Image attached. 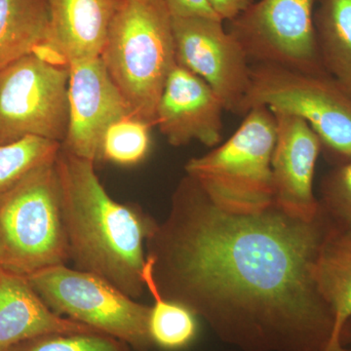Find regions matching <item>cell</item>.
I'll return each mask as SVG.
<instances>
[{
    "label": "cell",
    "instance_id": "obj_1",
    "mask_svg": "<svg viewBox=\"0 0 351 351\" xmlns=\"http://www.w3.org/2000/svg\"><path fill=\"white\" fill-rule=\"evenodd\" d=\"M332 226L322 207L313 221L274 204L255 214L223 211L186 175L145 241V263L164 299L239 350L324 351L334 316L315 265Z\"/></svg>",
    "mask_w": 351,
    "mask_h": 351
},
{
    "label": "cell",
    "instance_id": "obj_2",
    "mask_svg": "<svg viewBox=\"0 0 351 351\" xmlns=\"http://www.w3.org/2000/svg\"><path fill=\"white\" fill-rule=\"evenodd\" d=\"M69 261L137 300L144 294L145 241L157 221L142 208L110 197L95 162L63 147L56 161Z\"/></svg>",
    "mask_w": 351,
    "mask_h": 351
},
{
    "label": "cell",
    "instance_id": "obj_3",
    "mask_svg": "<svg viewBox=\"0 0 351 351\" xmlns=\"http://www.w3.org/2000/svg\"><path fill=\"white\" fill-rule=\"evenodd\" d=\"M134 117L152 127L176 63L172 16L164 0H124L101 53Z\"/></svg>",
    "mask_w": 351,
    "mask_h": 351
},
{
    "label": "cell",
    "instance_id": "obj_4",
    "mask_svg": "<svg viewBox=\"0 0 351 351\" xmlns=\"http://www.w3.org/2000/svg\"><path fill=\"white\" fill-rule=\"evenodd\" d=\"M232 137L186 164L216 206L234 214H255L274 204L271 157L276 138L274 113L256 107L244 115Z\"/></svg>",
    "mask_w": 351,
    "mask_h": 351
},
{
    "label": "cell",
    "instance_id": "obj_5",
    "mask_svg": "<svg viewBox=\"0 0 351 351\" xmlns=\"http://www.w3.org/2000/svg\"><path fill=\"white\" fill-rule=\"evenodd\" d=\"M55 161L27 173L0 195L2 269L29 276L69 261Z\"/></svg>",
    "mask_w": 351,
    "mask_h": 351
},
{
    "label": "cell",
    "instance_id": "obj_6",
    "mask_svg": "<svg viewBox=\"0 0 351 351\" xmlns=\"http://www.w3.org/2000/svg\"><path fill=\"white\" fill-rule=\"evenodd\" d=\"M256 107L295 115L315 132L336 165L351 161V92L326 71H304L274 64H251L244 117Z\"/></svg>",
    "mask_w": 351,
    "mask_h": 351
},
{
    "label": "cell",
    "instance_id": "obj_7",
    "mask_svg": "<svg viewBox=\"0 0 351 351\" xmlns=\"http://www.w3.org/2000/svg\"><path fill=\"white\" fill-rule=\"evenodd\" d=\"M27 279L55 313L119 339L135 351L154 346L149 327L152 306L106 279L66 265L39 270Z\"/></svg>",
    "mask_w": 351,
    "mask_h": 351
},
{
    "label": "cell",
    "instance_id": "obj_8",
    "mask_svg": "<svg viewBox=\"0 0 351 351\" xmlns=\"http://www.w3.org/2000/svg\"><path fill=\"white\" fill-rule=\"evenodd\" d=\"M69 68L34 54L0 69V145L40 137L63 144L69 126Z\"/></svg>",
    "mask_w": 351,
    "mask_h": 351
},
{
    "label": "cell",
    "instance_id": "obj_9",
    "mask_svg": "<svg viewBox=\"0 0 351 351\" xmlns=\"http://www.w3.org/2000/svg\"><path fill=\"white\" fill-rule=\"evenodd\" d=\"M315 3L316 0H260L228 22V31L251 64L326 71L314 29Z\"/></svg>",
    "mask_w": 351,
    "mask_h": 351
},
{
    "label": "cell",
    "instance_id": "obj_10",
    "mask_svg": "<svg viewBox=\"0 0 351 351\" xmlns=\"http://www.w3.org/2000/svg\"><path fill=\"white\" fill-rule=\"evenodd\" d=\"M218 18L172 17L176 61L202 78L228 112L240 115L251 63Z\"/></svg>",
    "mask_w": 351,
    "mask_h": 351
},
{
    "label": "cell",
    "instance_id": "obj_11",
    "mask_svg": "<svg viewBox=\"0 0 351 351\" xmlns=\"http://www.w3.org/2000/svg\"><path fill=\"white\" fill-rule=\"evenodd\" d=\"M69 73V126L62 147L96 163L108 127L133 113L101 57L71 62Z\"/></svg>",
    "mask_w": 351,
    "mask_h": 351
},
{
    "label": "cell",
    "instance_id": "obj_12",
    "mask_svg": "<svg viewBox=\"0 0 351 351\" xmlns=\"http://www.w3.org/2000/svg\"><path fill=\"white\" fill-rule=\"evenodd\" d=\"M271 112L276 122L271 157L274 204L293 218L313 221L321 213L313 193L316 162L322 152L319 138L300 117Z\"/></svg>",
    "mask_w": 351,
    "mask_h": 351
},
{
    "label": "cell",
    "instance_id": "obj_13",
    "mask_svg": "<svg viewBox=\"0 0 351 351\" xmlns=\"http://www.w3.org/2000/svg\"><path fill=\"white\" fill-rule=\"evenodd\" d=\"M223 110L207 82L176 63L159 99L154 126L173 147L197 141L214 147L223 138Z\"/></svg>",
    "mask_w": 351,
    "mask_h": 351
},
{
    "label": "cell",
    "instance_id": "obj_14",
    "mask_svg": "<svg viewBox=\"0 0 351 351\" xmlns=\"http://www.w3.org/2000/svg\"><path fill=\"white\" fill-rule=\"evenodd\" d=\"M91 331L96 330L55 313L27 276L0 267V351L45 335Z\"/></svg>",
    "mask_w": 351,
    "mask_h": 351
},
{
    "label": "cell",
    "instance_id": "obj_15",
    "mask_svg": "<svg viewBox=\"0 0 351 351\" xmlns=\"http://www.w3.org/2000/svg\"><path fill=\"white\" fill-rule=\"evenodd\" d=\"M50 41L69 64L101 56L124 0H48Z\"/></svg>",
    "mask_w": 351,
    "mask_h": 351
},
{
    "label": "cell",
    "instance_id": "obj_16",
    "mask_svg": "<svg viewBox=\"0 0 351 351\" xmlns=\"http://www.w3.org/2000/svg\"><path fill=\"white\" fill-rule=\"evenodd\" d=\"M315 280L334 316V330L324 351H343V332L351 319V232L332 223L315 265Z\"/></svg>",
    "mask_w": 351,
    "mask_h": 351
},
{
    "label": "cell",
    "instance_id": "obj_17",
    "mask_svg": "<svg viewBox=\"0 0 351 351\" xmlns=\"http://www.w3.org/2000/svg\"><path fill=\"white\" fill-rule=\"evenodd\" d=\"M49 38L48 0H0V69Z\"/></svg>",
    "mask_w": 351,
    "mask_h": 351
},
{
    "label": "cell",
    "instance_id": "obj_18",
    "mask_svg": "<svg viewBox=\"0 0 351 351\" xmlns=\"http://www.w3.org/2000/svg\"><path fill=\"white\" fill-rule=\"evenodd\" d=\"M313 22L323 66L351 92V0H316Z\"/></svg>",
    "mask_w": 351,
    "mask_h": 351
},
{
    "label": "cell",
    "instance_id": "obj_19",
    "mask_svg": "<svg viewBox=\"0 0 351 351\" xmlns=\"http://www.w3.org/2000/svg\"><path fill=\"white\" fill-rule=\"evenodd\" d=\"M144 280L145 288L154 298L149 323L154 345L166 350H179L191 345L197 336V316L186 306L159 294L147 263Z\"/></svg>",
    "mask_w": 351,
    "mask_h": 351
},
{
    "label": "cell",
    "instance_id": "obj_20",
    "mask_svg": "<svg viewBox=\"0 0 351 351\" xmlns=\"http://www.w3.org/2000/svg\"><path fill=\"white\" fill-rule=\"evenodd\" d=\"M62 144L40 137L0 145V195L17 184L27 173L54 162Z\"/></svg>",
    "mask_w": 351,
    "mask_h": 351
},
{
    "label": "cell",
    "instance_id": "obj_21",
    "mask_svg": "<svg viewBox=\"0 0 351 351\" xmlns=\"http://www.w3.org/2000/svg\"><path fill=\"white\" fill-rule=\"evenodd\" d=\"M152 127L134 115L115 121L104 136L101 161L120 166L142 162L151 149Z\"/></svg>",
    "mask_w": 351,
    "mask_h": 351
},
{
    "label": "cell",
    "instance_id": "obj_22",
    "mask_svg": "<svg viewBox=\"0 0 351 351\" xmlns=\"http://www.w3.org/2000/svg\"><path fill=\"white\" fill-rule=\"evenodd\" d=\"M7 351H135L119 339L98 331L50 334L27 339Z\"/></svg>",
    "mask_w": 351,
    "mask_h": 351
},
{
    "label": "cell",
    "instance_id": "obj_23",
    "mask_svg": "<svg viewBox=\"0 0 351 351\" xmlns=\"http://www.w3.org/2000/svg\"><path fill=\"white\" fill-rule=\"evenodd\" d=\"M320 204L332 223L351 232V161L330 171L321 184Z\"/></svg>",
    "mask_w": 351,
    "mask_h": 351
},
{
    "label": "cell",
    "instance_id": "obj_24",
    "mask_svg": "<svg viewBox=\"0 0 351 351\" xmlns=\"http://www.w3.org/2000/svg\"><path fill=\"white\" fill-rule=\"evenodd\" d=\"M164 1L172 17H208L219 19L208 0H164Z\"/></svg>",
    "mask_w": 351,
    "mask_h": 351
},
{
    "label": "cell",
    "instance_id": "obj_25",
    "mask_svg": "<svg viewBox=\"0 0 351 351\" xmlns=\"http://www.w3.org/2000/svg\"><path fill=\"white\" fill-rule=\"evenodd\" d=\"M223 22H230L254 3V0H208Z\"/></svg>",
    "mask_w": 351,
    "mask_h": 351
},
{
    "label": "cell",
    "instance_id": "obj_26",
    "mask_svg": "<svg viewBox=\"0 0 351 351\" xmlns=\"http://www.w3.org/2000/svg\"><path fill=\"white\" fill-rule=\"evenodd\" d=\"M343 351H351V348H350V350H346V348H343Z\"/></svg>",
    "mask_w": 351,
    "mask_h": 351
}]
</instances>
